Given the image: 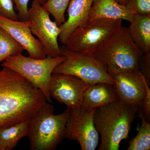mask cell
<instances>
[{
    "label": "cell",
    "instance_id": "obj_16",
    "mask_svg": "<svg viewBox=\"0 0 150 150\" xmlns=\"http://www.w3.org/2000/svg\"><path fill=\"white\" fill-rule=\"evenodd\" d=\"M128 28L130 36L143 54L150 53V15L134 14Z\"/></svg>",
    "mask_w": 150,
    "mask_h": 150
},
{
    "label": "cell",
    "instance_id": "obj_2",
    "mask_svg": "<svg viewBox=\"0 0 150 150\" xmlns=\"http://www.w3.org/2000/svg\"><path fill=\"white\" fill-rule=\"evenodd\" d=\"M138 108L120 100L97 108L94 115L95 126L100 134L99 150H118L120 143L129 138Z\"/></svg>",
    "mask_w": 150,
    "mask_h": 150
},
{
    "label": "cell",
    "instance_id": "obj_18",
    "mask_svg": "<svg viewBox=\"0 0 150 150\" xmlns=\"http://www.w3.org/2000/svg\"><path fill=\"white\" fill-rule=\"evenodd\" d=\"M24 49L6 30L0 27V62L21 54Z\"/></svg>",
    "mask_w": 150,
    "mask_h": 150
},
{
    "label": "cell",
    "instance_id": "obj_10",
    "mask_svg": "<svg viewBox=\"0 0 150 150\" xmlns=\"http://www.w3.org/2000/svg\"><path fill=\"white\" fill-rule=\"evenodd\" d=\"M89 86L81 79L73 75L52 74L49 92L52 97L64 103L67 108L80 106L84 91Z\"/></svg>",
    "mask_w": 150,
    "mask_h": 150
},
{
    "label": "cell",
    "instance_id": "obj_17",
    "mask_svg": "<svg viewBox=\"0 0 150 150\" xmlns=\"http://www.w3.org/2000/svg\"><path fill=\"white\" fill-rule=\"evenodd\" d=\"M29 121L6 127H0V144L4 150H11L18 141L28 134Z\"/></svg>",
    "mask_w": 150,
    "mask_h": 150
},
{
    "label": "cell",
    "instance_id": "obj_14",
    "mask_svg": "<svg viewBox=\"0 0 150 150\" xmlns=\"http://www.w3.org/2000/svg\"><path fill=\"white\" fill-rule=\"evenodd\" d=\"M118 100L114 84L100 83L86 88L81 106L86 109H96Z\"/></svg>",
    "mask_w": 150,
    "mask_h": 150
},
{
    "label": "cell",
    "instance_id": "obj_21",
    "mask_svg": "<svg viewBox=\"0 0 150 150\" xmlns=\"http://www.w3.org/2000/svg\"><path fill=\"white\" fill-rule=\"evenodd\" d=\"M125 6L134 14L150 15V0H127Z\"/></svg>",
    "mask_w": 150,
    "mask_h": 150
},
{
    "label": "cell",
    "instance_id": "obj_12",
    "mask_svg": "<svg viewBox=\"0 0 150 150\" xmlns=\"http://www.w3.org/2000/svg\"><path fill=\"white\" fill-rule=\"evenodd\" d=\"M0 27L8 32L29 55L36 59L46 58L43 46L34 37L29 27V21H15L0 16Z\"/></svg>",
    "mask_w": 150,
    "mask_h": 150
},
{
    "label": "cell",
    "instance_id": "obj_4",
    "mask_svg": "<svg viewBox=\"0 0 150 150\" xmlns=\"http://www.w3.org/2000/svg\"><path fill=\"white\" fill-rule=\"evenodd\" d=\"M54 108L45 101L29 121L28 137L31 150H54L65 138L69 108L55 115Z\"/></svg>",
    "mask_w": 150,
    "mask_h": 150
},
{
    "label": "cell",
    "instance_id": "obj_24",
    "mask_svg": "<svg viewBox=\"0 0 150 150\" xmlns=\"http://www.w3.org/2000/svg\"><path fill=\"white\" fill-rule=\"evenodd\" d=\"M139 115H142L148 122L150 120V88H147L146 95L139 105L137 106Z\"/></svg>",
    "mask_w": 150,
    "mask_h": 150
},
{
    "label": "cell",
    "instance_id": "obj_23",
    "mask_svg": "<svg viewBox=\"0 0 150 150\" xmlns=\"http://www.w3.org/2000/svg\"><path fill=\"white\" fill-rule=\"evenodd\" d=\"M40 4H44L46 0H35ZM30 0H13L15 9L18 12L19 20L22 21H28V4Z\"/></svg>",
    "mask_w": 150,
    "mask_h": 150
},
{
    "label": "cell",
    "instance_id": "obj_3",
    "mask_svg": "<svg viewBox=\"0 0 150 150\" xmlns=\"http://www.w3.org/2000/svg\"><path fill=\"white\" fill-rule=\"evenodd\" d=\"M111 77L118 73L139 69L143 53L130 36L128 28L121 26L93 54Z\"/></svg>",
    "mask_w": 150,
    "mask_h": 150
},
{
    "label": "cell",
    "instance_id": "obj_26",
    "mask_svg": "<svg viewBox=\"0 0 150 150\" xmlns=\"http://www.w3.org/2000/svg\"><path fill=\"white\" fill-rule=\"evenodd\" d=\"M116 1L123 5H126L127 0H115Z\"/></svg>",
    "mask_w": 150,
    "mask_h": 150
},
{
    "label": "cell",
    "instance_id": "obj_20",
    "mask_svg": "<svg viewBox=\"0 0 150 150\" xmlns=\"http://www.w3.org/2000/svg\"><path fill=\"white\" fill-rule=\"evenodd\" d=\"M71 0H46L43 5V8L54 18L58 26L65 21V13Z\"/></svg>",
    "mask_w": 150,
    "mask_h": 150
},
{
    "label": "cell",
    "instance_id": "obj_1",
    "mask_svg": "<svg viewBox=\"0 0 150 150\" xmlns=\"http://www.w3.org/2000/svg\"><path fill=\"white\" fill-rule=\"evenodd\" d=\"M46 100L40 90L21 75L0 71V127L30 121Z\"/></svg>",
    "mask_w": 150,
    "mask_h": 150
},
{
    "label": "cell",
    "instance_id": "obj_9",
    "mask_svg": "<svg viewBox=\"0 0 150 150\" xmlns=\"http://www.w3.org/2000/svg\"><path fill=\"white\" fill-rule=\"evenodd\" d=\"M69 109L65 138L78 141L82 150H95L99 141V134L94 123L96 108L87 109L80 106Z\"/></svg>",
    "mask_w": 150,
    "mask_h": 150
},
{
    "label": "cell",
    "instance_id": "obj_19",
    "mask_svg": "<svg viewBox=\"0 0 150 150\" xmlns=\"http://www.w3.org/2000/svg\"><path fill=\"white\" fill-rule=\"evenodd\" d=\"M142 124L138 134L128 142V150H149L150 149V123L142 115H139Z\"/></svg>",
    "mask_w": 150,
    "mask_h": 150
},
{
    "label": "cell",
    "instance_id": "obj_8",
    "mask_svg": "<svg viewBox=\"0 0 150 150\" xmlns=\"http://www.w3.org/2000/svg\"><path fill=\"white\" fill-rule=\"evenodd\" d=\"M28 21L32 34L36 36L41 43L46 56H61L58 42L61 29L56 22L51 20L50 13L35 0H33L31 6L28 8Z\"/></svg>",
    "mask_w": 150,
    "mask_h": 150
},
{
    "label": "cell",
    "instance_id": "obj_5",
    "mask_svg": "<svg viewBox=\"0 0 150 150\" xmlns=\"http://www.w3.org/2000/svg\"><path fill=\"white\" fill-rule=\"evenodd\" d=\"M66 59L65 56L36 59L26 57L22 54L10 56L3 62L1 66L21 75L33 85L40 90L46 101H52L49 92L51 75L55 68Z\"/></svg>",
    "mask_w": 150,
    "mask_h": 150
},
{
    "label": "cell",
    "instance_id": "obj_25",
    "mask_svg": "<svg viewBox=\"0 0 150 150\" xmlns=\"http://www.w3.org/2000/svg\"><path fill=\"white\" fill-rule=\"evenodd\" d=\"M139 69L148 84L150 83V53L144 54L139 64Z\"/></svg>",
    "mask_w": 150,
    "mask_h": 150
},
{
    "label": "cell",
    "instance_id": "obj_15",
    "mask_svg": "<svg viewBox=\"0 0 150 150\" xmlns=\"http://www.w3.org/2000/svg\"><path fill=\"white\" fill-rule=\"evenodd\" d=\"M134 14L115 0H94L88 20L106 18L113 20H126L130 22Z\"/></svg>",
    "mask_w": 150,
    "mask_h": 150
},
{
    "label": "cell",
    "instance_id": "obj_13",
    "mask_svg": "<svg viewBox=\"0 0 150 150\" xmlns=\"http://www.w3.org/2000/svg\"><path fill=\"white\" fill-rule=\"evenodd\" d=\"M94 0H71L67 8L68 18L59 26V39L65 45L69 38L77 28L88 20L89 15Z\"/></svg>",
    "mask_w": 150,
    "mask_h": 150
},
{
    "label": "cell",
    "instance_id": "obj_6",
    "mask_svg": "<svg viewBox=\"0 0 150 150\" xmlns=\"http://www.w3.org/2000/svg\"><path fill=\"white\" fill-rule=\"evenodd\" d=\"M61 56L66 59L55 68L53 74L76 76L91 86L100 83L114 84L106 67L91 54L71 51L65 45L60 46Z\"/></svg>",
    "mask_w": 150,
    "mask_h": 150
},
{
    "label": "cell",
    "instance_id": "obj_27",
    "mask_svg": "<svg viewBox=\"0 0 150 150\" xmlns=\"http://www.w3.org/2000/svg\"><path fill=\"white\" fill-rule=\"evenodd\" d=\"M0 150H4V149H3V148L2 147V146H1V144H0Z\"/></svg>",
    "mask_w": 150,
    "mask_h": 150
},
{
    "label": "cell",
    "instance_id": "obj_22",
    "mask_svg": "<svg viewBox=\"0 0 150 150\" xmlns=\"http://www.w3.org/2000/svg\"><path fill=\"white\" fill-rule=\"evenodd\" d=\"M13 0H0V16L15 21L19 20L18 13L15 11Z\"/></svg>",
    "mask_w": 150,
    "mask_h": 150
},
{
    "label": "cell",
    "instance_id": "obj_11",
    "mask_svg": "<svg viewBox=\"0 0 150 150\" xmlns=\"http://www.w3.org/2000/svg\"><path fill=\"white\" fill-rule=\"evenodd\" d=\"M112 78L120 100L137 107L146 97L150 86L139 69L118 73Z\"/></svg>",
    "mask_w": 150,
    "mask_h": 150
},
{
    "label": "cell",
    "instance_id": "obj_7",
    "mask_svg": "<svg viewBox=\"0 0 150 150\" xmlns=\"http://www.w3.org/2000/svg\"><path fill=\"white\" fill-rule=\"evenodd\" d=\"M122 22L106 18L88 20L75 30L65 46L76 52L93 54L122 26Z\"/></svg>",
    "mask_w": 150,
    "mask_h": 150
}]
</instances>
